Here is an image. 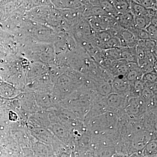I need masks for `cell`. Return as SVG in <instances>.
I'll return each mask as SVG.
<instances>
[{"label":"cell","instance_id":"cell-1","mask_svg":"<svg viewBox=\"0 0 157 157\" xmlns=\"http://www.w3.org/2000/svg\"><path fill=\"white\" fill-rule=\"evenodd\" d=\"M124 110L131 118H142L147 112V108L146 104L139 97L130 96L127 98Z\"/></svg>","mask_w":157,"mask_h":157},{"label":"cell","instance_id":"cell-2","mask_svg":"<svg viewBox=\"0 0 157 157\" xmlns=\"http://www.w3.org/2000/svg\"><path fill=\"white\" fill-rule=\"evenodd\" d=\"M92 29L96 33L109 31L117 23L114 17L109 15L93 16L89 18Z\"/></svg>","mask_w":157,"mask_h":157},{"label":"cell","instance_id":"cell-3","mask_svg":"<svg viewBox=\"0 0 157 157\" xmlns=\"http://www.w3.org/2000/svg\"><path fill=\"white\" fill-rule=\"evenodd\" d=\"M113 93H116L123 97H129L131 94V83L125 76H119L114 77L111 81Z\"/></svg>","mask_w":157,"mask_h":157},{"label":"cell","instance_id":"cell-4","mask_svg":"<svg viewBox=\"0 0 157 157\" xmlns=\"http://www.w3.org/2000/svg\"><path fill=\"white\" fill-rule=\"evenodd\" d=\"M117 38L119 39L121 47H135L138 40L131 31L122 28L119 33Z\"/></svg>","mask_w":157,"mask_h":157},{"label":"cell","instance_id":"cell-5","mask_svg":"<svg viewBox=\"0 0 157 157\" xmlns=\"http://www.w3.org/2000/svg\"><path fill=\"white\" fill-rule=\"evenodd\" d=\"M116 20L122 28L125 29L132 31L135 28V16L131 11L118 14L115 18Z\"/></svg>","mask_w":157,"mask_h":157},{"label":"cell","instance_id":"cell-6","mask_svg":"<svg viewBox=\"0 0 157 157\" xmlns=\"http://www.w3.org/2000/svg\"><path fill=\"white\" fill-rule=\"evenodd\" d=\"M144 73L137 63H129L128 64V71L125 77L130 83L138 79H141Z\"/></svg>","mask_w":157,"mask_h":157},{"label":"cell","instance_id":"cell-7","mask_svg":"<svg viewBox=\"0 0 157 157\" xmlns=\"http://www.w3.org/2000/svg\"><path fill=\"white\" fill-rule=\"evenodd\" d=\"M130 11L135 17H151L154 14H156L154 9H147L143 6L135 2L134 1H131Z\"/></svg>","mask_w":157,"mask_h":157},{"label":"cell","instance_id":"cell-8","mask_svg":"<svg viewBox=\"0 0 157 157\" xmlns=\"http://www.w3.org/2000/svg\"><path fill=\"white\" fill-rule=\"evenodd\" d=\"M128 63L123 59L111 62V71L114 77L125 76L128 69Z\"/></svg>","mask_w":157,"mask_h":157},{"label":"cell","instance_id":"cell-9","mask_svg":"<svg viewBox=\"0 0 157 157\" xmlns=\"http://www.w3.org/2000/svg\"><path fill=\"white\" fill-rule=\"evenodd\" d=\"M121 59L129 63L137 64V59L136 55V46L133 47H121Z\"/></svg>","mask_w":157,"mask_h":157},{"label":"cell","instance_id":"cell-10","mask_svg":"<svg viewBox=\"0 0 157 157\" xmlns=\"http://www.w3.org/2000/svg\"><path fill=\"white\" fill-rule=\"evenodd\" d=\"M144 157H157V140L151 139L141 151Z\"/></svg>","mask_w":157,"mask_h":157},{"label":"cell","instance_id":"cell-11","mask_svg":"<svg viewBox=\"0 0 157 157\" xmlns=\"http://www.w3.org/2000/svg\"><path fill=\"white\" fill-rule=\"evenodd\" d=\"M112 37L109 31L96 33L94 36V43L96 46L101 48L106 42Z\"/></svg>","mask_w":157,"mask_h":157},{"label":"cell","instance_id":"cell-12","mask_svg":"<svg viewBox=\"0 0 157 157\" xmlns=\"http://www.w3.org/2000/svg\"><path fill=\"white\" fill-rule=\"evenodd\" d=\"M110 1L118 14H124L130 11L131 1H121V0Z\"/></svg>","mask_w":157,"mask_h":157},{"label":"cell","instance_id":"cell-13","mask_svg":"<svg viewBox=\"0 0 157 157\" xmlns=\"http://www.w3.org/2000/svg\"><path fill=\"white\" fill-rule=\"evenodd\" d=\"M104 55L109 61L122 59L121 48L106 50Z\"/></svg>","mask_w":157,"mask_h":157},{"label":"cell","instance_id":"cell-14","mask_svg":"<svg viewBox=\"0 0 157 157\" xmlns=\"http://www.w3.org/2000/svg\"><path fill=\"white\" fill-rule=\"evenodd\" d=\"M151 17H135V28L139 29H145L151 24Z\"/></svg>","mask_w":157,"mask_h":157},{"label":"cell","instance_id":"cell-15","mask_svg":"<svg viewBox=\"0 0 157 157\" xmlns=\"http://www.w3.org/2000/svg\"><path fill=\"white\" fill-rule=\"evenodd\" d=\"M121 47L119 39L116 37H112L103 45L101 49L103 50L115 49Z\"/></svg>","mask_w":157,"mask_h":157},{"label":"cell","instance_id":"cell-16","mask_svg":"<svg viewBox=\"0 0 157 157\" xmlns=\"http://www.w3.org/2000/svg\"><path fill=\"white\" fill-rule=\"evenodd\" d=\"M141 80L144 83H155L157 82V74L156 72L144 73Z\"/></svg>","mask_w":157,"mask_h":157},{"label":"cell","instance_id":"cell-17","mask_svg":"<svg viewBox=\"0 0 157 157\" xmlns=\"http://www.w3.org/2000/svg\"><path fill=\"white\" fill-rule=\"evenodd\" d=\"M135 2L139 4L140 6H143L144 8L147 9H154L155 10V4H156V1H143V0H138V1H134Z\"/></svg>","mask_w":157,"mask_h":157},{"label":"cell","instance_id":"cell-18","mask_svg":"<svg viewBox=\"0 0 157 157\" xmlns=\"http://www.w3.org/2000/svg\"><path fill=\"white\" fill-rule=\"evenodd\" d=\"M151 40L156 41L157 39V26L150 24L145 29Z\"/></svg>","mask_w":157,"mask_h":157}]
</instances>
